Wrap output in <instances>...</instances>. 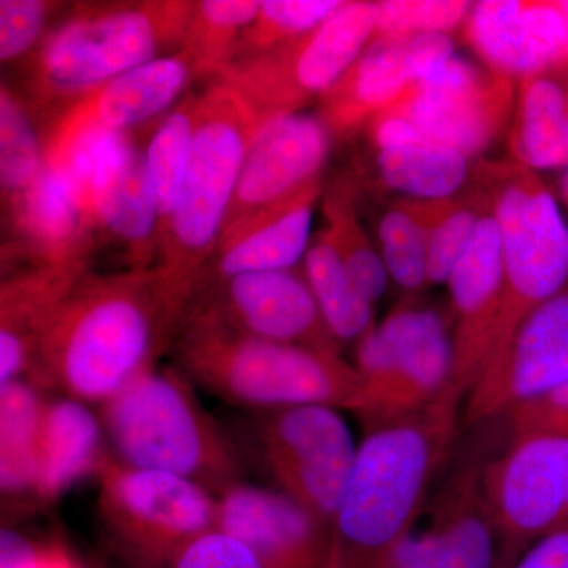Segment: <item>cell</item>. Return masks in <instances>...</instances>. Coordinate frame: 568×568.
I'll return each instance as SVG.
<instances>
[{"label":"cell","instance_id":"6da1fadb","mask_svg":"<svg viewBox=\"0 0 568 568\" xmlns=\"http://www.w3.org/2000/svg\"><path fill=\"white\" fill-rule=\"evenodd\" d=\"M189 313V302L160 268L88 272L44 328L26 379L102 406L156 368Z\"/></svg>","mask_w":568,"mask_h":568},{"label":"cell","instance_id":"7a4b0ae2","mask_svg":"<svg viewBox=\"0 0 568 568\" xmlns=\"http://www.w3.org/2000/svg\"><path fill=\"white\" fill-rule=\"evenodd\" d=\"M465 395L447 387L409 416L366 428L328 526L324 568H398L437 474L457 448Z\"/></svg>","mask_w":568,"mask_h":568},{"label":"cell","instance_id":"3957f363","mask_svg":"<svg viewBox=\"0 0 568 568\" xmlns=\"http://www.w3.org/2000/svg\"><path fill=\"white\" fill-rule=\"evenodd\" d=\"M173 349L179 372L231 405L361 410L364 383L342 354L256 338L205 313L186 317Z\"/></svg>","mask_w":568,"mask_h":568},{"label":"cell","instance_id":"277c9868","mask_svg":"<svg viewBox=\"0 0 568 568\" xmlns=\"http://www.w3.org/2000/svg\"><path fill=\"white\" fill-rule=\"evenodd\" d=\"M193 7L170 0L80 7L41 40L29 65L26 102L58 115V108L65 110L126 71L181 50Z\"/></svg>","mask_w":568,"mask_h":568},{"label":"cell","instance_id":"5b68a950","mask_svg":"<svg viewBox=\"0 0 568 568\" xmlns=\"http://www.w3.org/2000/svg\"><path fill=\"white\" fill-rule=\"evenodd\" d=\"M263 126L252 104L226 82L213 80L200 93L181 197L156 261L190 306L219 248L246 156Z\"/></svg>","mask_w":568,"mask_h":568},{"label":"cell","instance_id":"8992f818","mask_svg":"<svg viewBox=\"0 0 568 568\" xmlns=\"http://www.w3.org/2000/svg\"><path fill=\"white\" fill-rule=\"evenodd\" d=\"M115 459L185 478L215 496L242 484L233 443L197 402L182 372L153 368L100 406Z\"/></svg>","mask_w":568,"mask_h":568},{"label":"cell","instance_id":"52a82bcc","mask_svg":"<svg viewBox=\"0 0 568 568\" xmlns=\"http://www.w3.org/2000/svg\"><path fill=\"white\" fill-rule=\"evenodd\" d=\"M478 166L491 196L503 250L504 294L495 355L534 310L568 283V226L537 171L515 162Z\"/></svg>","mask_w":568,"mask_h":568},{"label":"cell","instance_id":"ba28073f","mask_svg":"<svg viewBox=\"0 0 568 568\" xmlns=\"http://www.w3.org/2000/svg\"><path fill=\"white\" fill-rule=\"evenodd\" d=\"M455 54L368 122L376 149L428 142L476 160L514 119L517 84Z\"/></svg>","mask_w":568,"mask_h":568},{"label":"cell","instance_id":"9c48e42d","mask_svg":"<svg viewBox=\"0 0 568 568\" xmlns=\"http://www.w3.org/2000/svg\"><path fill=\"white\" fill-rule=\"evenodd\" d=\"M377 2L343 6L302 39L235 59L213 80L230 84L265 123L297 114L342 80L375 37Z\"/></svg>","mask_w":568,"mask_h":568},{"label":"cell","instance_id":"30bf717a","mask_svg":"<svg viewBox=\"0 0 568 568\" xmlns=\"http://www.w3.org/2000/svg\"><path fill=\"white\" fill-rule=\"evenodd\" d=\"M354 366L364 383L357 414L366 428L409 416L435 402L450 384V331L435 310H395L358 339Z\"/></svg>","mask_w":568,"mask_h":568},{"label":"cell","instance_id":"8fae6325","mask_svg":"<svg viewBox=\"0 0 568 568\" xmlns=\"http://www.w3.org/2000/svg\"><path fill=\"white\" fill-rule=\"evenodd\" d=\"M95 476L100 518L142 562L166 566L186 545L216 529V496L201 485L123 465L111 454Z\"/></svg>","mask_w":568,"mask_h":568},{"label":"cell","instance_id":"7c38bea8","mask_svg":"<svg viewBox=\"0 0 568 568\" xmlns=\"http://www.w3.org/2000/svg\"><path fill=\"white\" fill-rule=\"evenodd\" d=\"M496 568H511L536 541L568 523V437H508L485 466Z\"/></svg>","mask_w":568,"mask_h":568},{"label":"cell","instance_id":"4fadbf2b","mask_svg":"<svg viewBox=\"0 0 568 568\" xmlns=\"http://www.w3.org/2000/svg\"><path fill=\"white\" fill-rule=\"evenodd\" d=\"M339 409L306 405L268 410L257 426L261 457L280 491L331 526L358 446Z\"/></svg>","mask_w":568,"mask_h":568},{"label":"cell","instance_id":"5bb4252c","mask_svg":"<svg viewBox=\"0 0 568 568\" xmlns=\"http://www.w3.org/2000/svg\"><path fill=\"white\" fill-rule=\"evenodd\" d=\"M568 381V283L493 355L463 403V425L489 424Z\"/></svg>","mask_w":568,"mask_h":568},{"label":"cell","instance_id":"9a60e30c","mask_svg":"<svg viewBox=\"0 0 568 568\" xmlns=\"http://www.w3.org/2000/svg\"><path fill=\"white\" fill-rule=\"evenodd\" d=\"M331 133L323 119L302 112L265 123L250 148L220 242L321 182Z\"/></svg>","mask_w":568,"mask_h":568},{"label":"cell","instance_id":"2e32d148","mask_svg":"<svg viewBox=\"0 0 568 568\" xmlns=\"http://www.w3.org/2000/svg\"><path fill=\"white\" fill-rule=\"evenodd\" d=\"M192 313H205L256 338L342 354L305 275L293 271L234 276L201 295Z\"/></svg>","mask_w":568,"mask_h":568},{"label":"cell","instance_id":"e0dca14e","mask_svg":"<svg viewBox=\"0 0 568 568\" xmlns=\"http://www.w3.org/2000/svg\"><path fill=\"white\" fill-rule=\"evenodd\" d=\"M489 457L476 448L459 457L435 499H429L428 528L409 537L398 568H496L495 529L485 491Z\"/></svg>","mask_w":568,"mask_h":568},{"label":"cell","instance_id":"ac0fdd59","mask_svg":"<svg viewBox=\"0 0 568 568\" xmlns=\"http://www.w3.org/2000/svg\"><path fill=\"white\" fill-rule=\"evenodd\" d=\"M447 284L454 317V372L448 387L466 398L495 353L503 306V250L491 205L481 216L469 248L452 268Z\"/></svg>","mask_w":568,"mask_h":568},{"label":"cell","instance_id":"d6986e66","mask_svg":"<svg viewBox=\"0 0 568 568\" xmlns=\"http://www.w3.org/2000/svg\"><path fill=\"white\" fill-rule=\"evenodd\" d=\"M454 55V40L447 33L373 40L342 80L321 97V119L332 133L351 132Z\"/></svg>","mask_w":568,"mask_h":568},{"label":"cell","instance_id":"ffe728a7","mask_svg":"<svg viewBox=\"0 0 568 568\" xmlns=\"http://www.w3.org/2000/svg\"><path fill=\"white\" fill-rule=\"evenodd\" d=\"M91 205L97 234L114 239L129 254L132 268L156 267L159 211L144 148L133 132L104 133L93 170Z\"/></svg>","mask_w":568,"mask_h":568},{"label":"cell","instance_id":"44dd1931","mask_svg":"<svg viewBox=\"0 0 568 568\" xmlns=\"http://www.w3.org/2000/svg\"><path fill=\"white\" fill-rule=\"evenodd\" d=\"M216 529L237 538L267 568H324L328 526L275 489L237 484L216 496Z\"/></svg>","mask_w":568,"mask_h":568},{"label":"cell","instance_id":"7402d4cb","mask_svg":"<svg viewBox=\"0 0 568 568\" xmlns=\"http://www.w3.org/2000/svg\"><path fill=\"white\" fill-rule=\"evenodd\" d=\"M465 37L488 70L517 82L568 58L562 2L473 3Z\"/></svg>","mask_w":568,"mask_h":568},{"label":"cell","instance_id":"603a6c76","mask_svg":"<svg viewBox=\"0 0 568 568\" xmlns=\"http://www.w3.org/2000/svg\"><path fill=\"white\" fill-rule=\"evenodd\" d=\"M3 212L29 265H88L97 234L92 211L59 164L44 160L31 189Z\"/></svg>","mask_w":568,"mask_h":568},{"label":"cell","instance_id":"cb8c5ba5","mask_svg":"<svg viewBox=\"0 0 568 568\" xmlns=\"http://www.w3.org/2000/svg\"><path fill=\"white\" fill-rule=\"evenodd\" d=\"M200 67L179 50L126 71L54 115L48 130L102 129L129 133L153 121L178 102Z\"/></svg>","mask_w":568,"mask_h":568},{"label":"cell","instance_id":"d4e9b609","mask_svg":"<svg viewBox=\"0 0 568 568\" xmlns=\"http://www.w3.org/2000/svg\"><path fill=\"white\" fill-rule=\"evenodd\" d=\"M88 265H29L0 286V386L31 373L44 328Z\"/></svg>","mask_w":568,"mask_h":568},{"label":"cell","instance_id":"484cf974","mask_svg":"<svg viewBox=\"0 0 568 568\" xmlns=\"http://www.w3.org/2000/svg\"><path fill=\"white\" fill-rule=\"evenodd\" d=\"M320 194L321 182L313 183L293 200L248 224L241 233L220 242L194 302L234 276L291 271L308 252L313 212Z\"/></svg>","mask_w":568,"mask_h":568},{"label":"cell","instance_id":"4316f807","mask_svg":"<svg viewBox=\"0 0 568 568\" xmlns=\"http://www.w3.org/2000/svg\"><path fill=\"white\" fill-rule=\"evenodd\" d=\"M103 436L102 420L85 403L67 396L44 402L33 499L54 503L81 478L95 476L108 455Z\"/></svg>","mask_w":568,"mask_h":568},{"label":"cell","instance_id":"83f0119b","mask_svg":"<svg viewBox=\"0 0 568 568\" xmlns=\"http://www.w3.org/2000/svg\"><path fill=\"white\" fill-rule=\"evenodd\" d=\"M508 145L529 170L568 168V58L517 82Z\"/></svg>","mask_w":568,"mask_h":568},{"label":"cell","instance_id":"f1b7e54d","mask_svg":"<svg viewBox=\"0 0 568 568\" xmlns=\"http://www.w3.org/2000/svg\"><path fill=\"white\" fill-rule=\"evenodd\" d=\"M470 162L463 153L422 141L377 149L376 156L387 189L422 201L455 197L469 179Z\"/></svg>","mask_w":568,"mask_h":568},{"label":"cell","instance_id":"f546056e","mask_svg":"<svg viewBox=\"0 0 568 568\" xmlns=\"http://www.w3.org/2000/svg\"><path fill=\"white\" fill-rule=\"evenodd\" d=\"M44 399L29 379L0 387V487L3 497L32 496Z\"/></svg>","mask_w":568,"mask_h":568},{"label":"cell","instance_id":"4dcf8cb0","mask_svg":"<svg viewBox=\"0 0 568 568\" xmlns=\"http://www.w3.org/2000/svg\"><path fill=\"white\" fill-rule=\"evenodd\" d=\"M304 261L306 282L315 294L331 334L339 345L353 339L358 342L375 325V304L355 286L325 231L310 246Z\"/></svg>","mask_w":568,"mask_h":568},{"label":"cell","instance_id":"1f68e13d","mask_svg":"<svg viewBox=\"0 0 568 568\" xmlns=\"http://www.w3.org/2000/svg\"><path fill=\"white\" fill-rule=\"evenodd\" d=\"M197 102L200 93L185 97L170 114L164 115L144 145L145 166L159 211L160 244L181 197L196 130Z\"/></svg>","mask_w":568,"mask_h":568},{"label":"cell","instance_id":"d6a6232c","mask_svg":"<svg viewBox=\"0 0 568 568\" xmlns=\"http://www.w3.org/2000/svg\"><path fill=\"white\" fill-rule=\"evenodd\" d=\"M44 166L43 134L36 130L31 104L2 84L0 91V183L3 211L31 189Z\"/></svg>","mask_w":568,"mask_h":568},{"label":"cell","instance_id":"836d02e7","mask_svg":"<svg viewBox=\"0 0 568 568\" xmlns=\"http://www.w3.org/2000/svg\"><path fill=\"white\" fill-rule=\"evenodd\" d=\"M261 6L257 0L194 2L181 50L193 55L201 77L215 78L230 65L242 32L256 20Z\"/></svg>","mask_w":568,"mask_h":568},{"label":"cell","instance_id":"e575fe53","mask_svg":"<svg viewBox=\"0 0 568 568\" xmlns=\"http://www.w3.org/2000/svg\"><path fill=\"white\" fill-rule=\"evenodd\" d=\"M432 227L424 222L409 200H402L384 213L377 227L381 256L390 280L407 291L420 290L428 283V235Z\"/></svg>","mask_w":568,"mask_h":568},{"label":"cell","instance_id":"d590c367","mask_svg":"<svg viewBox=\"0 0 568 568\" xmlns=\"http://www.w3.org/2000/svg\"><path fill=\"white\" fill-rule=\"evenodd\" d=\"M342 6L339 0H265L256 20L242 32L233 61L302 39Z\"/></svg>","mask_w":568,"mask_h":568},{"label":"cell","instance_id":"8d00e7d4","mask_svg":"<svg viewBox=\"0 0 568 568\" xmlns=\"http://www.w3.org/2000/svg\"><path fill=\"white\" fill-rule=\"evenodd\" d=\"M328 226L325 234L342 257L355 286L372 304H376L388 286V275L383 256L376 252L362 230L353 205L332 200L327 204Z\"/></svg>","mask_w":568,"mask_h":568},{"label":"cell","instance_id":"74e56055","mask_svg":"<svg viewBox=\"0 0 568 568\" xmlns=\"http://www.w3.org/2000/svg\"><path fill=\"white\" fill-rule=\"evenodd\" d=\"M473 3L462 0H387L377 2L373 40L447 33L465 24Z\"/></svg>","mask_w":568,"mask_h":568},{"label":"cell","instance_id":"f35d334b","mask_svg":"<svg viewBox=\"0 0 568 568\" xmlns=\"http://www.w3.org/2000/svg\"><path fill=\"white\" fill-rule=\"evenodd\" d=\"M491 205L489 192L470 201L457 200L428 235V283H447L452 268L465 254L476 235L481 216Z\"/></svg>","mask_w":568,"mask_h":568},{"label":"cell","instance_id":"ab89813d","mask_svg":"<svg viewBox=\"0 0 568 568\" xmlns=\"http://www.w3.org/2000/svg\"><path fill=\"white\" fill-rule=\"evenodd\" d=\"M55 2L43 0H2L0 2V61H18L36 47Z\"/></svg>","mask_w":568,"mask_h":568},{"label":"cell","instance_id":"60d3db41","mask_svg":"<svg viewBox=\"0 0 568 568\" xmlns=\"http://www.w3.org/2000/svg\"><path fill=\"white\" fill-rule=\"evenodd\" d=\"M166 568H267L263 560L223 530L213 529L182 548Z\"/></svg>","mask_w":568,"mask_h":568},{"label":"cell","instance_id":"b9f144b4","mask_svg":"<svg viewBox=\"0 0 568 568\" xmlns=\"http://www.w3.org/2000/svg\"><path fill=\"white\" fill-rule=\"evenodd\" d=\"M506 418L508 437L556 435L568 437V381L510 410Z\"/></svg>","mask_w":568,"mask_h":568},{"label":"cell","instance_id":"7bdbcfd3","mask_svg":"<svg viewBox=\"0 0 568 568\" xmlns=\"http://www.w3.org/2000/svg\"><path fill=\"white\" fill-rule=\"evenodd\" d=\"M511 568H568V523L536 541Z\"/></svg>","mask_w":568,"mask_h":568},{"label":"cell","instance_id":"ee69618b","mask_svg":"<svg viewBox=\"0 0 568 568\" xmlns=\"http://www.w3.org/2000/svg\"><path fill=\"white\" fill-rule=\"evenodd\" d=\"M40 547L11 529L0 538V568H36Z\"/></svg>","mask_w":568,"mask_h":568},{"label":"cell","instance_id":"f6af8a7d","mask_svg":"<svg viewBox=\"0 0 568 568\" xmlns=\"http://www.w3.org/2000/svg\"><path fill=\"white\" fill-rule=\"evenodd\" d=\"M36 568H81L65 548L52 544L40 547L39 560Z\"/></svg>","mask_w":568,"mask_h":568},{"label":"cell","instance_id":"bcb514c9","mask_svg":"<svg viewBox=\"0 0 568 568\" xmlns=\"http://www.w3.org/2000/svg\"><path fill=\"white\" fill-rule=\"evenodd\" d=\"M558 186L560 197H562L564 204H566L568 209V168L560 174Z\"/></svg>","mask_w":568,"mask_h":568},{"label":"cell","instance_id":"7dc6e473","mask_svg":"<svg viewBox=\"0 0 568 568\" xmlns=\"http://www.w3.org/2000/svg\"><path fill=\"white\" fill-rule=\"evenodd\" d=\"M564 17H566V26H567V43H568V0H564L562 2Z\"/></svg>","mask_w":568,"mask_h":568}]
</instances>
